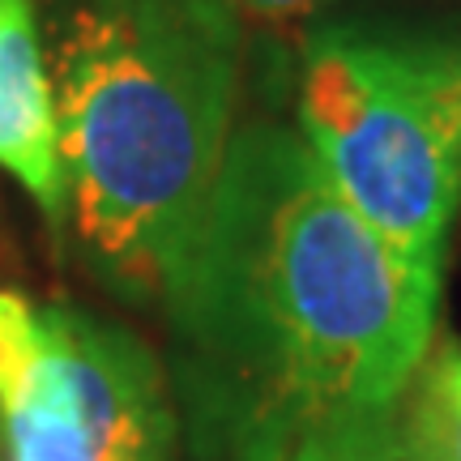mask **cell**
I'll return each mask as SVG.
<instances>
[{
  "label": "cell",
  "mask_w": 461,
  "mask_h": 461,
  "mask_svg": "<svg viewBox=\"0 0 461 461\" xmlns=\"http://www.w3.org/2000/svg\"><path fill=\"white\" fill-rule=\"evenodd\" d=\"M291 461H428L402 423V402L384 411L350 414L303 436Z\"/></svg>",
  "instance_id": "obj_8"
},
{
  "label": "cell",
  "mask_w": 461,
  "mask_h": 461,
  "mask_svg": "<svg viewBox=\"0 0 461 461\" xmlns=\"http://www.w3.org/2000/svg\"><path fill=\"white\" fill-rule=\"evenodd\" d=\"M299 137L367 227L440 278L461 201V51L346 26L316 34Z\"/></svg>",
  "instance_id": "obj_3"
},
{
  "label": "cell",
  "mask_w": 461,
  "mask_h": 461,
  "mask_svg": "<svg viewBox=\"0 0 461 461\" xmlns=\"http://www.w3.org/2000/svg\"><path fill=\"white\" fill-rule=\"evenodd\" d=\"M325 5V0H230L235 14H248V17H269V22H282V17H299Z\"/></svg>",
  "instance_id": "obj_9"
},
{
  "label": "cell",
  "mask_w": 461,
  "mask_h": 461,
  "mask_svg": "<svg viewBox=\"0 0 461 461\" xmlns=\"http://www.w3.org/2000/svg\"><path fill=\"white\" fill-rule=\"evenodd\" d=\"M0 461H9V453H5V436H0Z\"/></svg>",
  "instance_id": "obj_10"
},
{
  "label": "cell",
  "mask_w": 461,
  "mask_h": 461,
  "mask_svg": "<svg viewBox=\"0 0 461 461\" xmlns=\"http://www.w3.org/2000/svg\"><path fill=\"white\" fill-rule=\"evenodd\" d=\"M402 423L428 461H461V346L440 342L402 393Z\"/></svg>",
  "instance_id": "obj_7"
},
{
  "label": "cell",
  "mask_w": 461,
  "mask_h": 461,
  "mask_svg": "<svg viewBox=\"0 0 461 461\" xmlns=\"http://www.w3.org/2000/svg\"><path fill=\"white\" fill-rule=\"evenodd\" d=\"M244 31L230 0H60L68 210L115 291L163 295L222 176Z\"/></svg>",
  "instance_id": "obj_2"
},
{
  "label": "cell",
  "mask_w": 461,
  "mask_h": 461,
  "mask_svg": "<svg viewBox=\"0 0 461 461\" xmlns=\"http://www.w3.org/2000/svg\"><path fill=\"white\" fill-rule=\"evenodd\" d=\"M0 171H9L51 227L68 214L56 90L34 0H0Z\"/></svg>",
  "instance_id": "obj_5"
},
{
  "label": "cell",
  "mask_w": 461,
  "mask_h": 461,
  "mask_svg": "<svg viewBox=\"0 0 461 461\" xmlns=\"http://www.w3.org/2000/svg\"><path fill=\"white\" fill-rule=\"evenodd\" d=\"M158 299L201 453L291 461L303 436L402 402L440 278L367 227L299 129L252 120Z\"/></svg>",
  "instance_id": "obj_1"
},
{
  "label": "cell",
  "mask_w": 461,
  "mask_h": 461,
  "mask_svg": "<svg viewBox=\"0 0 461 461\" xmlns=\"http://www.w3.org/2000/svg\"><path fill=\"white\" fill-rule=\"evenodd\" d=\"M0 436L9 461H95L56 372L43 303L0 291Z\"/></svg>",
  "instance_id": "obj_6"
},
{
  "label": "cell",
  "mask_w": 461,
  "mask_h": 461,
  "mask_svg": "<svg viewBox=\"0 0 461 461\" xmlns=\"http://www.w3.org/2000/svg\"><path fill=\"white\" fill-rule=\"evenodd\" d=\"M43 330L95 461H171L176 419L146 346L68 303H43Z\"/></svg>",
  "instance_id": "obj_4"
}]
</instances>
